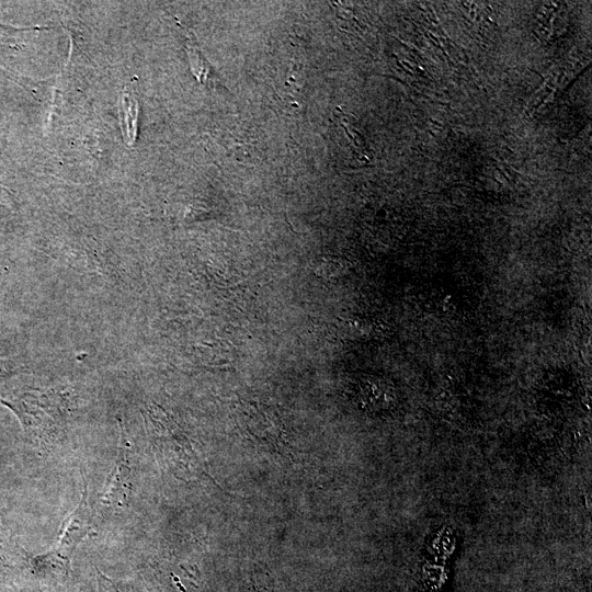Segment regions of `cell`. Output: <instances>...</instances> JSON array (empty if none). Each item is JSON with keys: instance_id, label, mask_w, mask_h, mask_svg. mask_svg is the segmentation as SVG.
<instances>
[{"instance_id": "cell-1", "label": "cell", "mask_w": 592, "mask_h": 592, "mask_svg": "<svg viewBox=\"0 0 592 592\" xmlns=\"http://www.w3.org/2000/svg\"><path fill=\"white\" fill-rule=\"evenodd\" d=\"M94 522L95 517L86 486L77 508L60 526L56 546L45 554L31 558L32 569L44 577L66 578L75 549L88 535Z\"/></svg>"}, {"instance_id": "cell-2", "label": "cell", "mask_w": 592, "mask_h": 592, "mask_svg": "<svg viewBox=\"0 0 592 592\" xmlns=\"http://www.w3.org/2000/svg\"><path fill=\"white\" fill-rule=\"evenodd\" d=\"M151 435L159 457L181 478H196L205 473L197 454L182 434H179L166 419L150 413Z\"/></svg>"}, {"instance_id": "cell-3", "label": "cell", "mask_w": 592, "mask_h": 592, "mask_svg": "<svg viewBox=\"0 0 592 592\" xmlns=\"http://www.w3.org/2000/svg\"><path fill=\"white\" fill-rule=\"evenodd\" d=\"M133 469L129 443L122 433L118 453L101 496L92 504L95 521L122 513L129 504Z\"/></svg>"}, {"instance_id": "cell-4", "label": "cell", "mask_w": 592, "mask_h": 592, "mask_svg": "<svg viewBox=\"0 0 592 592\" xmlns=\"http://www.w3.org/2000/svg\"><path fill=\"white\" fill-rule=\"evenodd\" d=\"M25 563V556L7 521L0 514V579L20 569Z\"/></svg>"}, {"instance_id": "cell-5", "label": "cell", "mask_w": 592, "mask_h": 592, "mask_svg": "<svg viewBox=\"0 0 592 592\" xmlns=\"http://www.w3.org/2000/svg\"><path fill=\"white\" fill-rule=\"evenodd\" d=\"M186 52L191 65V70L201 84L207 87L221 86V82L216 71L214 70L209 61L201 53V50L197 48L196 44L193 42L192 38L186 39Z\"/></svg>"}, {"instance_id": "cell-6", "label": "cell", "mask_w": 592, "mask_h": 592, "mask_svg": "<svg viewBox=\"0 0 592 592\" xmlns=\"http://www.w3.org/2000/svg\"><path fill=\"white\" fill-rule=\"evenodd\" d=\"M122 129L125 143L132 146L136 139L138 103L134 95L125 90L121 94Z\"/></svg>"}, {"instance_id": "cell-7", "label": "cell", "mask_w": 592, "mask_h": 592, "mask_svg": "<svg viewBox=\"0 0 592 592\" xmlns=\"http://www.w3.org/2000/svg\"><path fill=\"white\" fill-rule=\"evenodd\" d=\"M348 267L342 260L333 257H321L312 267L315 275L323 278L342 276Z\"/></svg>"}, {"instance_id": "cell-8", "label": "cell", "mask_w": 592, "mask_h": 592, "mask_svg": "<svg viewBox=\"0 0 592 592\" xmlns=\"http://www.w3.org/2000/svg\"><path fill=\"white\" fill-rule=\"evenodd\" d=\"M99 592H127L126 589L118 585L112 579L98 571Z\"/></svg>"}]
</instances>
